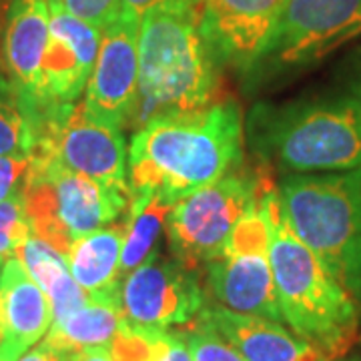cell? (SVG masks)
Returning <instances> with one entry per match:
<instances>
[{"label": "cell", "instance_id": "6da1fadb", "mask_svg": "<svg viewBox=\"0 0 361 361\" xmlns=\"http://www.w3.org/2000/svg\"><path fill=\"white\" fill-rule=\"evenodd\" d=\"M241 113L233 101L191 113L151 116L133 135L129 193L173 207L231 175L241 163Z\"/></svg>", "mask_w": 361, "mask_h": 361}, {"label": "cell", "instance_id": "7a4b0ae2", "mask_svg": "<svg viewBox=\"0 0 361 361\" xmlns=\"http://www.w3.org/2000/svg\"><path fill=\"white\" fill-rule=\"evenodd\" d=\"M259 209L269 233V263L283 322L327 361L348 355L361 341L355 299L293 231L277 189H263Z\"/></svg>", "mask_w": 361, "mask_h": 361}, {"label": "cell", "instance_id": "3957f363", "mask_svg": "<svg viewBox=\"0 0 361 361\" xmlns=\"http://www.w3.org/2000/svg\"><path fill=\"white\" fill-rule=\"evenodd\" d=\"M247 137L261 161L287 175L361 169V80L283 104H255Z\"/></svg>", "mask_w": 361, "mask_h": 361}, {"label": "cell", "instance_id": "277c9868", "mask_svg": "<svg viewBox=\"0 0 361 361\" xmlns=\"http://www.w3.org/2000/svg\"><path fill=\"white\" fill-rule=\"evenodd\" d=\"M217 59L209 47L201 4L167 2L149 8L139 26V123L191 113L217 92Z\"/></svg>", "mask_w": 361, "mask_h": 361}, {"label": "cell", "instance_id": "5b68a950", "mask_svg": "<svg viewBox=\"0 0 361 361\" xmlns=\"http://www.w3.org/2000/svg\"><path fill=\"white\" fill-rule=\"evenodd\" d=\"M277 191L293 231L355 299L361 289V169L285 175Z\"/></svg>", "mask_w": 361, "mask_h": 361}, {"label": "cell", "instance_id": "8992f818", "mask_svg": "<svg viewBox=\"0 0 361 361\" xmlns=\"http://www.w3.org/2000/svg\"><path fill=\"white\" fill-rule=\"evenodd\" d=\"M23 199L32 235L65 255L75 241L113 223L130 203L129 193L109 189L54 159H30Z\"/></svg>", "mask_w": 361, "mask_h": 361}, {"label": "cell", "instance_id": "52a82bcc", "mask_svg": "<svg viewBox=\"0 0 361 361\" xmlns=\"http://www.w3.org/2000/svg\"><path fill=\"white\" fill-rule=\"evenodd\" d=\"M267 185L231 173L169 209L165 227L175 257L195 267L223 255L235 227L257 205Z\"/></svg>", "mask_w": 361, "mask_h": 361}, {"label": "cell", "instance_id": "ba28073f", "mask_svg": "<svg viewBox=\"0 0 361 361\" xmlns=\"http://www.w3.org/2000/svg\"><path fill=\"white\" fill-rule=\"evenodd\" d=\"M207 265L209 289L221 307L285 323L269 263V233L259 203L239 221L223 255Z\"/></svg>", "mask_w": 361, "mask_h": 361}, {"label": "cell", "instance_id": "9c48e42d", "mask_svg": "<svg viewBox=\"0 0 361 361\" xmlns=\"http://www.w3.org/2000/svg\"><path fill=\"white\" fill-rule=\"evenodd\" d=\"M361 37V0H287L259 63L273 71L305 68Z\"/></svg>", "mask_w": 361, "mask_h": 361}, {"label": "cell", "instance_id": "30bf717a", "mask_svg": "<svg viewBox=\"0 0 361 361\" xmlns=\"http://www.w3.org/2000/svg\"><path fill=\"white\" fill-rule=\"evenodd\" d=\"M121 299L127 322L149 331H167L201 313L205 295L189 265L153 251L129 271Z\"/></svg>", "mask_w": 361, "mask_h": 361}, {"label": "cell", "instance_id": "8fae6325", "mask_svg": "<svg viewBox=\"0 0 361 361\" xmlns=\"http://www.w3.org/2000/svg\"><path fill=\"white\" fill-rule=\"evenodd\" d=\"M139 26L127 11L106 25L82 101L92 121L121 130L139 109Z\"/></svg>", "mask_w": 361, "mask_h": 361}, {"label": "cell", "instance_id": "7c38bea8", "mask_svg": "<svg viewBox=\"0 0 361 361\" xmlns=\"http://www.w3.org/2000/svg\"><path fill=\"white\" fill-rule=\"evenodd\" d=\"M287 0H203L201 25L217 63L251 71L269 49Z\"/></svg>", "mask_w": 361, "mask_h": 361}, {"label": "cell", "instance_id": "4fadbf2b", "mask_svg": "<svg viewBox=\"0 0 361 361\" xmlns=\"http://www.w3.org/2000/svg\"><path fill=\"white\" fill-rule=\"evenodd\" d=\"M51 2V40L42 61L40 92L54 103H77L87 89L99 56L103 30L71 14L59 0Z\"/></svg>", "mask_w": 361, "mask_h": 361}, {"label": "cell", "instance_id": "5bb4252c", "mask_svg": "<svg viewBox=\"0 0 361 361\" xmlns=\"http://www.w3.org/2000/svg\"><path fill=\"white\" fill-rule=\"evenodd\" d=\"M52 307L18 257L4 261L0 279V361H18L49 334Z\"/></svg>", "mask_w": 361, "mask_h": 361}, {"label": "cell", "instance_id": "9a60e30c", "mask_svg": "<svg viewBox=\"0 0 361 361\" xmlns=\"http://www.w3.org/2000/svg\"><path fill=\"white\" fill-rule=\"evenodd\" d=\"M199 319L229 341L245 361H325L303 337L289 331L283 323L267 317L245 315L215 305L201 310Z\"/></svg>", "mask_w": 361, "mask_h": 361}, {"label": "cell", "instance_id": "2e32d148", "mask_svg": "<svg viewBox=\"0 0 361 361\" xmlns=\"http://www.w3.org/2000/svg\"><path fill=\"white\" fill-rule=\"evenodd\" d=\"M51 40V2L13 0L4 20V63L14 82L28 94H39L42 61Z\"/></svg>", "mask_w": 361, "mask_h": 361}, {"label": "cell", "instance_id": "e0dca14e", "mask_svg": "<svg viewBox=\"0 0 361 361\" xmlns=\"http://www.w3.org/2000/svg\"><path fill=\"white\" fill-rule=\"evenodd\" d=\"M123 227H103L80 237L68 249V269L89 297H121Z\"/></svg>", "mask_w": 361, "mask_h": 361}, {"label": "cell", "instance_id": "ac0fdd59", "mask_svg": "<svg viewBox=\"0 0 361 361\" xmlns=\"http://www.w3.org/2000/svg\"><path fill=\"white\" fill-rule=\"evenodd\" d=\"M125 319L121 297H90L80 310L65 319L52 322L42 341L65 353L90 348H111L121 323Z\"/></svg>", "mask_w": 361, "mask_h": 361}, {"label": "cell", "instance_id": "d6986e66", "mask_svg": "<svg viewBox=\"0 0 361 361\" xmlns=\"http://www.w3.org/2000/svg\"><path fill=\"white\" fill-rule=\"evenodd\" d=\"M171 207L153 197H133L129 219L125 223V241L121 251V271L127 273L139 267L155 249L157 239L165 225Z\"/></svg>", "mask_w": 361, "mask_h": 361}, {"label": "cell", "instance_id": "ffe728a7", "mask_svg": "<svg viewBox=\"0 0 361 361\" xmlns=\"http://www.w3.org/2000/svg\"><path fill=\"white\" fill-rule=\"evenodd\" d=\"M35 139L26 118L23 92L11 73L0 68V155L32 159Z\"/></svg>", "mask_w": 361, "mask_h": 361}, {"label": "cell", "instance_id": "44dd1931", "mask_svg": "<svg viewBox=\"0 0 361 361\" xmlns=\"http://www.w3.org/2000/svg\"><path fill=\"white\" fill-rule=\"evenodd\" d=\"M32 237L23 193L0 201V263L16 257L18 249Z\"/></svg>", "mask_w": 361, "mask_h": 361}, {"label": "cell", "instance_id": "7402d4cb", "mask_svg": "<svg viewBox=\"0 0 361 361\" xmlns=\"http://www.w3.org/2000/svg\"><path fill=\"white\" fill-rule=\"evenodd\" d=\"M193 361H245V357L233 348L229 341L205 322L197 317L193 329L180 331Z\"/></svg>", "mask_w": 361, "mask_h": 361}, {"label": "cell", "instance_id": "603a6c76", "mask_svg": "<svg viewBox=\"0 0 361 361\" xmlns=\"http://www.w3.org/2000/svg\"><path fill=\"white\" fill-rule=\"evenodd\" d=\"M66 11L104 30L123 11V0H59Z\"/></svg>", "mask_w": 361, "mask_h": 361}, {"label": "cell", "instance_id": "cb8c5ba5", "mask_svg": "<svg viewBox=\"0 0 361 361\" xmlns=\"http://www.w3.org/2000/svg\"><path fill=\"white\" fill-rule=\"evenodd\" d=\"M30 173V159L0 155V201L25 191Z\"/></svg>", "mask_w": 361, "mask_h": 361}, {"label": "cell", "instance_id": "d4e9b609", "mask_svg": "<svg viewBox=\"0 0 361 361\" xmlns=\"http://www.w3.org/2000/svg\"><path fill=\"white\" fill-rule=\"evenodd\" d=\"M149 361H193L187 349V343L180 334L173 331H159L155 337V345Z\"/></svg>", "mask_w": 361, "mask_h": 361}, {"label": "cell", "instance_id": "484cf974", "mask_svg": "<svg viewBox=\"0 0 361 361\" xmlns=\"http://www.w3.org/2000/svg\"><path fill=\"white\" fill-rule=\"evenodd\" d=\"M18 361H71V353L52 348L47 341H42L37 348L28 349Z\"/></svg>", "mask_w": 361, "mask_h": 361}, {"label": "cell", "instance_id": "4316f807", "mask_svg": "<svg viewBox=\"0 0 361 361\" xmlns=\"http://www.w3.org/2000/svg\"><path fill=\"white\" fill-rule=\"evenodd\" d=\"M167 2H195V4H201L203 0H123V11L141 18L149 8L159 6V4H167Z\"/></svg>", "mask_w": 361, "mask_h": 361}, {"label": "cell", "instance_id": "83f0119b", "mask_svg": "<svg viewBox=\"0 0 361 361\" xmlns=\"http://www.w3.org/2000/svg\"><path fill=\"white\" fill-rule=\"evenodd\" d=\"M71 361H115L109 348H90L71 353Z\"/></svg>", "mask_w": 361, "mask_h": 361}, {"label": "cell", "instance_id": "f1b7e54d", "mask_svg": "<svg viewBox=\"0 0 361 361\" xmlns=\"http://www.w3.org/2000/svg\"><path fill=\"white\" fill-rule=\"evenodd\" d=\"M11 2H13V0H0V25L6 20V13H8Z\"/></svg>", "mask_w": 361, "mask_h": 361}, {"label": "cell", "instance_id": "f546056e", "mask_svg": "<svg viewBox=\"0 0 361 361\" xmlns=\"http://www.w3.org/2000/svg\"><path fill=\"white\" fill-rule=\"evenodd\" d=\"M334 361H361V353H355V355H343V357H339V360Z\"/></svg>", "mask_w": 361, "mask_h": 361}, {"label": "cell", "instance_id": "4dcf8cb0", "mask_svg": "<svg viewBox=\"0 0 361 361\" xmlns=\"http://www.w3.org/2000/svg\"><path fill=\"white\" fill-rule=\"evenodd\" d=\"M355 303H357V307H360V311H361V289L357 291V295H355ZM360 343H361V341H360Z\"/></svg>", "mask_w": 361, "mask_h": 361}, {"label": "cell", "instance_id": "1f68e13d", "mask_svg": "<svg viewBox=\"0 0 361 361\" xmlns=\"http://www.w3.org/2000/svg\"><path fill=\"white\" fill-rule=\"evenodd\" d=\"M0 279H2V275H0Z\"/></svg>", "mask_w": 361, "mask_h": 361}, {"label": "cell", "instance_id": "d6a6232c", "mask_svg": "<svg viewBox=\"0 0 361 361\" xmlns=\"http://www.w3.org/2000/svg\"><path fill=\"white\" fill-rule=\"evenodd\" d=\"M325 361H327V360H325Z\"/></svg>", "mask_w": 361, "mask_h": 361}]
</instances>
